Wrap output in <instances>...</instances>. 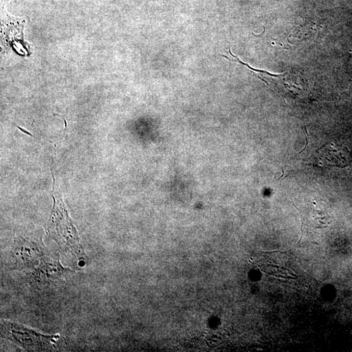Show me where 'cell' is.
<instances>
[{"label":"cell","instance_id":"7a4b0ae2","mask_svg":"<svg viewBox=\"0 0 352 352\" xmlns=\"http://www.w3.org/2000/svg\"><path fill=\"white\" fill-rule=\"evenodd\" d=\"M331 144L322 146L317 152L318 164L322 166L346 168L352 167V144Z\"/></svg>","mask_w":352,"mask_h":352},{"label":"cell","instance_id":"277c9868","mask_svg":"<svg viewBox=\"0 0 352 352\" xmlns=\"http://www.w3.org/2000/svg\"><path fill=\"white\" fill-rule=\"evenodd\" d=\"M65 271L66 270L61 267L58 261L48 260V262H43L40 267L35 270L33 275L37 281L49 282L60 278Z\"/></svg>","mask_w":352,"mask_h":352},{"label":"cell","instance_id":"5b68a950","mask_svg":"<svg viewBox=\"0 0 352 352\" xmlns=\"http://www.w3.org/2000/svg\"><path fill=\"white\" fill-rule=\"evenodd\" d=\"M17 128H19L20 129V130L23 131V133H27V134L29 135V136H33L32 135H31V133L27 132V131L26 130H24V129H22L21 127H20L19 126H17Z\"/></svg>","mask_w":352,"mask_h":352},{"label":"cell","instance_id":"3957f363","mask_svg":"<svg viewBox=\"0 0 352 352\" xmlns=\"http://www.w3.org/2000/svg\"><path fill=\"white\" fill-rule=\"evenodd\" d=\"M7 328L9 329H6L7 332H9V338L11 339L12 341L17 342L18 344H21L23 347L27 348V347H33L34 349H41L43 347L45 349L47 345H49L51 343L52 340L51 337H45V336L39 335L38 333H35L34 331H31L30 330L26 329L27 328L19 327V325H8L7 324Z\"/></svg>","mask_w":352,"mask_h":352},{"label":"cell","instance_id":"6da1fadb","mask_svg":"<svg viewBox=\"0 0 352 352\" xmlns=\"http://www.w3.org/2000/svg\"><path fill=\"white\" fill-rule=\"evenodd\" d=\"M45 249L34 241L21 239L16 242L11 252V263L14 268H34L43 261Z\"/></svg>","mask_w":352,"mask_h":352}]
</instances>
